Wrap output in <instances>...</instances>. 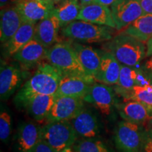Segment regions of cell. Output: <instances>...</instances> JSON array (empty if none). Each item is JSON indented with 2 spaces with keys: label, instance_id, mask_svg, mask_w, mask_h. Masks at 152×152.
<instances>
[{
  "label": "cell",
  "instance_id": "obj_1",
  "mask_svg": "<svg viewBox=\"0 0 152 152\" xmlns=\"http://www.w3.org/2000/svg\"><path fill=\"white\" fill-rule=\"evenodd\" d=\"M63 74L49 63L39 64L30 78L23 85L14 102L21 106L28 99L37 94H56Z\"/></svg>",
  "mask_w": 152,
  "mask_h": 152
},
{
  "label": "cell",
  "instance_id": "obj_2",
  "mask_svg": "<svg viewBox=\"0 0 152 152\" xmlns=\"http://www.w3.org/2000/svg\"><path fill=\"white\" fill-rule=\"evenodd\" d=\"M105 48L120 64L130 67L137 66L147 55L143 42L124 33H119L108 41Z\"/></svg>",
  "mask_w": 152,
  "mask_h": 152
},
{
  "label": "cell",
  "instance_id": "obj_3",
  "mask_svg": "<svg viewBox=\"0 0 152 152\" xmlns=\"http://www.w3.org/2000/svg\"><path fill=\"white\" fill-rule=\"evenodd\" d=\"M45 58L63 75L90 76L82 66L75 49L70 42H57L47 48Z\"/></svg>",
  "mask_w": 152,
  "mask_h": 152
},
{
  "label": "cell",
  "instance_id": "obj_4",
  "mask_svg": "<svg viewBox=\"0 0 152 152\" xmlns=\"http://www.w3.org/2000/svg\"><path fill=\"white\" fill-rule=\"evenodd\" d=\"M111 28L84 20H74L62 28L61 35L77 42H102L112 39Z\"/></svg>",
  "mask_w": 152,
  "mask_h": 152
},
{
  "label": "cell",
  "instance_id": "obj_5",
  "mask_svg": "<svg viewBox=\"0 0 152 152\" xmlns=\"http://www.w3.org/2000/svg\"><path fill=\"white\" fill-rule=\"evenodd\" d=\"M77 137L71 121L49 123L42 128V140L56 152L73 147Z\"/></svg>",
  "mask_w": 152,
  "mask_h": 152
},
{
  "label": "cell",
  "instance_id": "obj_6",
  "mask_svg": "<svg viewBox=\"0 0 152 152\" xmlns=\"http://www.w3.org/2000/svg\"><path fill=\"white\" fill-rule=\"evenodd\" d=\"M146 129L143 125L122 121L114 131V142L119 152H140Z\"/></svg>",
  "mask_w": 152,
  "mask_h": 152
},
{
  "label": "cell",
  "instance_id": "obj_7",
  "mask_svg": "<svg viewBox=\"0 0 152 152\" xmlns=\"http://www.w3.org/2000/svg\"><path fill=\"white\" fill-rule=\"evenodd\" d=\"M115 29L121 30L144 14L140 0H115L111 6Z\"/></svg>",
  "mask_w": 152,
  "mask_h": 152
},
{
  "label": "cell",
  "instance_id": "obj_8",
  "mask_svg": "<svg viewBox=\"0 0 152 152\" xmlns=\"http://www.w3.org/2000/svg\"><path fill=\"white\" fill-rule=\"evenodd\" d=\"M15 6L23 22L34 23L49 17L55 8L52 0H17Z\"/></svg>",
  "mask_w": 152,
  "mask_h": 152
},
{
  "label": "cell",
  "instance_id": "obj_9",
  "mask_svg": "<svg viewBox=\"0 0 152 152\" xmlns=\"http://www.w3.org/2000/svg\"><path fill=\"white\" fill-rule=\"evenodd\" d=\"M83 99L67 96H57L52 110L47 118V123L56 121H70L84 109Z\"/></svg>",
  "mask_w": 152,
  "mask_h": 152
},
{
  "label": "cell",
  "instance_id": "obj_10",
  "mask_svg": "<svg viewBox=\"0 0 152 152\" xmlns=\"http://www.w3.org/2000/svg\"><path fill=\"white\" fill-rule=\"evenodd\" d=\"M83 100L94 105L105 115H109L111 113L116 104L113 89L107 85L96 82L91 86Z\"/></svg>",
  "mask_w": 152,
  "mask_h": 152
},
{
  "label": "cell",
  "instance_id": "obj_11",
  "mask_svg": "<svg viewBox=\"0 0 152 152\" xmlns=\"http://www.w3.org/2000/svg\"><path fill=\"white\" fill-rule=\"evenodd\" d=\"M96 82L91 76L63 75L56 96H67L83 99Z\"/></svg>",
  "mask_w": 152,
  "mask_h": 152
},
{
  "label": "cell",
  "instance_id": "obj_12",
  "mask_svg": "<svg viewBox=\"0 0 152 152\" xmlns=\"http://www.w3.org/2000/svg\"><path fill=\"white\" fill-rule=\"evenodd\" d=\"M61 27L54 13L35 25L33 39L46 48H49L58 41V32Z\"/></svg>",
  "mask_w": 152,
  "mask_h": 152
},
{
  "label": "cell",
  "instance_id": "obj_13",
  "mask_svg": "<svg viewBox=\"0 0 152 152\" xmlns=\"http://www.w3.org/2000/svg\"><path fill=\"white\" fill-rule=\"evenodd\" d=\"M115 107L124 121L144 125L147 123L152 112V106L136 101H125L116 103Z\"/></svg>",
  "mask_w": 152,
  "mask_h": 152
},
{
  "label": "cell",
  "instance_id": "obj_14",
  "mask_svg": "<svg viewBox=\"0 0 152 152\" xmlns=\"http://www.w3.org/2000/svg\"><path fill=\"white\" fill-rule=\"evenodd\" d=\"M23 72L14 65L1 64L0 70L1 100L9 99L20 86L23 79Z\"/></svg>",
  "mask_w": 152,
  "mask_h": 152
},
{
  "label": "cell",
  "instance_id": "obj_15",
  "mask_svg": "<svg viewBox=\"0 0 152 152\" xmlns=\"http://www.w3.org/2000/svg\"><path fill=\"white\" fill-rule=\"evenodd\" d=\"M77 137L83 139L96 138L99 133V125L96 115L90 110L83 109L71 120Z\"/></svg>",
  "mask_w": 152,
  "mask_h": 152
},
{
  "label": "cell",
  "instance_id": "obj_16",
  "mask_svg": "<svg viewBox=\"0 0 152 152\" xmlns=\"http://www.w3.org/2000/svg\"><path fill=\"white\" fill-rule=\"evenodd\" d=\"M42 140V128L33 123H24L18 128L16 136L18 152H34Z\"/></svg>",
  "mask_w": 152,
  "mask_h": 152
},
{
  "label": "cell",
  "instance_id": "obj_17",
  "mask_svg": "<svg viewBox=\"0 0 152 152\" xmlns=\"http://www.w3.org/2000/svg\"><path fill=\"white\" fill-rule=\"evenodd\" d=\"M121 66L115 56L109 52L102 53L101 63L94 78L96 82L107 85H116L118 80Z\"/></svg>",
  "mask_w": 152,
  "mask_h": 152
},
{
  "label": "cell",
  "instance_id": "obj_18",
  "mask_svg": "<svg viewBox=\"0 0 152 152\" xmlns=\"http://www.w3.org/2000/svg\"><path fill=\"white\" fill-rule=\"evenodd\" d=\"M77 20L115 28L110 9L106 6L96 3L82 7Z\"/></svg>",
  "mask_w": 152,
  "mask_h": 152
},
{
  "label": "cell",
  "instance_id": "obj_19",
  "mask_svg": "<svg viewBox=\"0 0 152 152\" xmlns=\"http://www.w3.org/2000/svg\"><path fill=\"white\" fill-rule=\"evenodd\" d=\"M56 94H37L26 101L21 106L34 119L41 122L47 118L56 99Z\"/></svg>",
  "mask_w": 152,
  "mask_h": 152
},
{
  "label": "cell",
  "instance_id": "obj_20",
  "mask_svg": "<svg viewBox=\"0 0 152 152\" xmlns=\"http://www.w3.org/2000/svg\"><path fill=\"white\" fill-rule=\"evenodd\" d=\"M47 48L35 39H31L14 54L13 58L25 68H30L46 58Z\"/></svg>",
  "mask_w": 152,
  "mask_h": 152
},
{
  "label": "cell",
  "instance_id": "obj_21",
  "mask_svg": "<svg viewBox=\"0 0 152 152\" xmlns=\"http://www.w3.org/2000/svg\"><path fill=\"white\" fill-rule=\"evenodd\" d=\"M23 23L16 7H7L1 10L0 39L1 44L8 42Z\"/></svg>",
  "mask_w": 152,
  "mask_h": 152
},
{
  "label": "cell",
  "instance_id": "obj_22",
  "mask_svg": "<svg viewBox=\"0 0 152 152\" xmlns=\"http://www.w3.org/2000/svg\"><path fill=\"white\" fill-rule=\"evenodd\" d=\"M71 45L87 75L94 77L99 68L102 54L92 47L82 45L77 42H72Z\"/></svg>",
  "mask_w": 152,
  "mask_h": 152
},
{
  "label": "cell",
  "instance_id": "obj_23",
  "mask_svg": "<svg viewBox=\"0 0 152 152\" xmlns=\"http://www.w3.org/2000/svg\"><path fill=\"white\" fill-rule=\"evenodd\" d=\"M35 23L23 22L16 33L8 42L4 44V54L7 56H13L19 49L33 39Z\"/></svg>",
  "mask_w": 152,
  "mask_h": 152
},
{
  "label": "cell",
  "instance_id": "obj_24",
  "mask_svg": "<svg viewBox=\"0 0 152 152\" xmlns=\"http://www.w3.org/2000/svg\"><path fill=\"white\" fill-rule=\"evenodd\" d=\"M151 84L149 77L143 70V68L122 65L121 66V72L117 87L122 89H130L134 86H144Z\"/></svg>",
  "mask_w": 152,
  "mask_h": 152
},
{
  "label": "cell",
  "instance_id": "obj_25",
  "mask_svg": "<svg viewBox=\"0 0 152 152\" xmlns=\"http://www.w3.org/2000/svg\"><path fill=\"white\" fill-rule=\"evenodd\" d=\"M121 33L132 36L143 42H147L152 37V14H144L139 17L122 29Z\"/></svg>",
  "mask_w": 152,
  "mask_h": 152
},
{
  "label": "cell",
  "instance_id": "obj_26",
  "mask_svg": "<svg viewBox=\"0 0 152 152\" xmlns=\"http://www.w3.org/2000/svg\"><path fill=\"white\" fill-rule=\"evenodd\" d=\"M55 5L56 6L54 13L59 20L62 28L77 20L82 8L79 0H64Z\"/></svg>",
  "mask_w": 152,
  "mask_h": 152
},
{
  "label": "cell",
  "instance_id": "obj_27",
  "mask_svg": "<svg viewBox=\"0 0 152 152\" xmlns=\"http://www.w3.org/2000/svg\"><path fill=\"white\" fill-rule=\"evenodd\" d=\"M115 92L125 101H136L149 106H152V85L134 86L130 89H122L117 87Z\"/></svg>",
  "mask_w": 152,
  "mask_h": 152
},
{
  "label": "cell",
  "instance_id": "obj_28",
  "mask_svg": "<svg viewBox=\"0 0 152 152\" xmlns=\"http://www.w3.org/2000/svg\"><path fill=\"white\" fill-rule=\"evenodd\" d=\"M76 152H113L103 142L96 138L83 139L73 145Z\"/></svg>",
  "mask_w": 152,
  "mask_h": 152
},
{
  "label": "cell",
  "instance_id": "obj_29",
  "mask_svg": "<svg viewBox=\"0 0 152 152\" xmlns=\"http://www.w3.org/2000/svg\"><path fill=\"white\" fill-rule=\"evenodd\" d=\"M11 132V118L10 114L6 111L0 113V139L1 142H7Z\"/></svg>",
  "mask_w": 152,
  "mask_h": 152
},
{
  "label": "cell",
  "instance_id": "obj_30",
  "mask_svg": "<svg viewBox=\"0 0 152 152\" xmlns=\"http://www.w3.org/2000/svg\"><path fill=\"white\" fill-rule=\"evenodd\" d=\"M140 152H152V130L146 129Z\"/></svg>",
  "mask_w": 152,
  "mask_h": 152
},
{
  "label": "cell",
  "instance_id": "obj_31",
  "mask_svg": "<svg viewBox=\"0 0 152 152\" xmlns=\"http://www.w3.org/2000/svg\"><path fill=\"white\" fill-rule=\"evenodd\" d=\"M34 152H56L53 148L49 145L46 142L41 140L37 144Z\"/></svg>",
  "mask_w": 152,
  "mask_h": 152
},
{
  "label": "cell",
  "instance_id": "obj_32",
  "mask_svg": "<svg viewBox=\"0 0 152 152\" xmlns=\"http://www.w3.org/2000/svg\"><path fill=\"white\" fill-rule=\"evenodd\" d=\"M144 14H152V0H140Z\"/></svg>",
  "mask_w": 152,
  "mask_h": 152
},
{
  "label": "cell",
  "instance_id": "obj_33",
  "mask_svg": "<svg viewBox=\"0 0 152 152\" xmlns=\"http://www.w3.org/2000/svg\"><path fill=\"white\" fill-rule=\"evenodd\" d=\"M143 70L145 72V73L147 74V77H149V80L151 82V84L152 85V57L145 63Z\"/></svg>",
  "mask_w": 152,
  "mask_h": 152
},
{
  "label": "cell",
  "instance_id": "obj_34",
  "mask_svg": "<svg viewBox=\"0 0 152 152\" xmlns=\"http://www.w3.org/2000/svg\"><path fill=\"white\" fill-rule=\"evenodd\" d=\"M115 0H95L96 4H102L104 6H106V7H109L111 6L115 2Z\"/></svg>",
  "mask_w": 152,
  "mask_h": 152
},
{
  "label": "cell",
  "instance_id": "obj_35",
  "mask_svg": "<svg viewBox=\"0 0 152 152\" xmlns=\"http://www.w3.org/2000/svg\"><path fill=\"white\" fill-rule=\"evenodd\" d=\"M147 56H152V37L150 38L147 41Z\"/></svg>",
  "mask_w": 152,
  "mask_h": 152
},
{
  "label": "cell",
  "instance_id": "obj_36",
  "mask_svg": "<svg viewBox=\"0 0 152 152\" xmlns=\"http://www.w3.org/2000/svg\"><path fill=\"white\" fill-rule=\"evenodd\" d=\"M17 0H0V6L1 9L5 8L10 2H16Z\"/></svg>",
  "mask_w": 152,
  "mask_h": 152
},
{
  "label": "cell",
  "instance_id": "obj_37",
  "mask_svg": "<svg viewBox=\"0 0 152 152\" xmlns=\"http://www.w3.org/2000/svg\"><path fill=\"white\" fill-rule=\"evenodd\" d=\"M80 4L82 7H85V6L91 4H94L95 2V0H79Z\"/></svg>",
  "mask_w": 152,
  "mask_h": 152
},
{
  "label": "cell",
  "instance_id": "obj_38",
  "mask_svg": "<svg viewBox=\"0 0 152 152\" xmlns=\"http://www.w3.org/2000/svg\"><path fill=\"white\" fill-rule=\"evenodd\" d=\"M147 129H151L152 130V112L151 113V115H150L149 116V118L148 120L147 123Z\"/></svg>",
  "mask_w": 152,
  "mask_h": 152
},
{
  "label": "cell",
  "instance_id": "obj_39",
  "mask_svg": "<svg viewBox=\"0 0 152 152\" xmlns=\"http://www.w3.org/2000/svg\"><path fill=\"white\" fill-rule=\"evenodd\" d=\"M59 152H76L73 149H71V147L70 148H66V149L62 150Z\"/></svg>",
  "mask_w": 152,
  "mask_h": 152
},
{
  "label": "cell",
  "instance_id": "obj_40",
  "mask_svg": "<svg viewBox=\"0 0 152 152\" xmlns=\"http://www.w3.org/2000/svg\"><path fill=\"white\" fill-rule=\"evenodd\" d=\"M53 1H54V3L55 4H57L61 2L62 1H64V0H52Z\"/></svg>",
  "mask_w": 152,
  "mask_h": 152
}]
</instances>
